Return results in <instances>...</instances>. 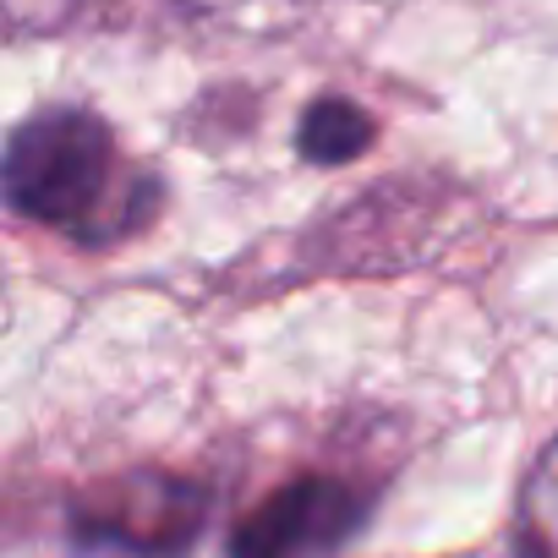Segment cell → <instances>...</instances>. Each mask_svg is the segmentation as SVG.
I'll use <instances>...</instances> for the list:
<instances>
[{
    "instance_id": "cell-1",
    "label": "cell",
    "mask_w": 558,
    "mask_h": 558,
    "mask_svg": "<svg viewBox=\"0 0 558 558\" xmlns=\"http://www.w3.org/2000/svg\"><path fill=\"white\" fill-rule=\"evenodd\" d=\"M0 192L17 219L88 252L132 241L165 203V181L132 165L110 121L88 105H45L23 116L0 159Z\"/></svg>"
},
{
    "instance_id": "cell-2",
    "label": "cell",
    "mask_w": 558,
    "mask_h": 558,
    "mask_svg": "<svg viewBox=\"0 0 558 558\" xmlns=\"http://www.w3.org/2000/svg\"><path fill=\"white\" fill-rule=\"evenodd\" d=\"M214 493L170 471H126L72 498L66 547L77 558H192L208 536Z\"/></svg>"
},
{
    "instance_id": "cell-4",
    "label": "cell",
    "mask_w": 558,
    "mask_h": 558,
    "mask_svg": "<svg viewBox=\"0 0 558 558\" xmlns=\"http://www.w3.org/2000/svg\"><path fill=\"white\" fill-rule=\"evenodd\" d=\"M378 143V121L356 105V99H340V94H324L302 110L296 121V154L318 170H335V165H351L362 159L367 148Z\"/></svg>"
},
{
    "instance_id": "cell-3",
    "label": "cell",
    "mask_w": 558,
    "mask_h": 558,
    "mask_svg": "<svg viewBox=\"0 0 558 558\" xmlns=\"http://www.w3.org/2000/svg\"><path fill=\"white\" fill-rule=\"evenodd\" d=\"M378 487L307 471L263 493L225 536V558H340L373 520Z\"/></svg>"
},
{
    "instance_id": "cell-5",
    "label": "cell",
    "mask_w": 558,
    "mask_h": 558,
    "mask_svg": "<svg viewBox=\"0 0 558 558\" xmlns=\"http://www.w3.org/2000/svg\"><path fill=\"white\" fill-rule=\"evenodd\" d=\"M514 553L520 558H558V433L536 449V460L520 476Z\"/></svg>"
}]
</instances>
